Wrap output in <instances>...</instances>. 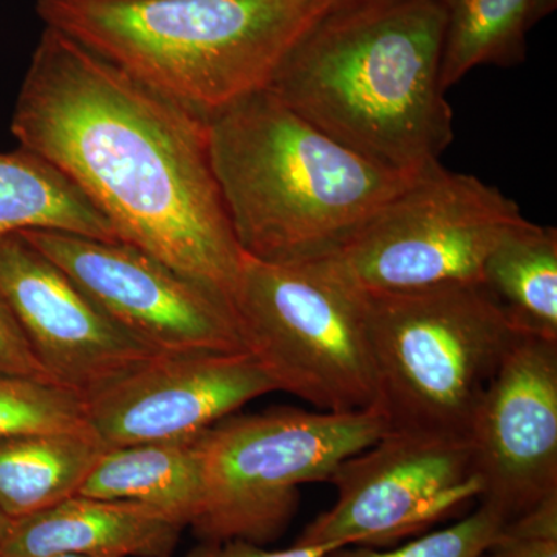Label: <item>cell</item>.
Returning a JSON list of instances; mask_svg holds the SVG:
<instances>
[{"label": "cell", "mask_w": 557, "mask_h": 557, "mask_svg": "<svg viewBox=\"0 0 557 557\" xmlns=\"http://www.w3.org/2000/svg\"><path fill=\"white\" fill-rule=\"evenodd\" d=\"M11 132L86 194L120 242L231 302L244 252L212 172L207 120L46 27Z\"/></svg>", "instance_id": "cell-1"}, {"label": "cell", "mask_w": 557, "mask_h": 557, "mask_svg": "<svg viewBox=\"0 0 557 557\" xmlns=\"http://www.w3.org/2000/svg\"><path fill=\"white\" fill-rule=\"evenodd\" d=\"M445 30L438 0L341 3L299 40L267 89L359 156L420 174L454 139L442 87Z\"/></svg>", "instance_id": "cell-2"}, {"label": "cell", "mask_w": 557, "mask_h": 557, "mask_svg": "<svg viewBox=\"0 0 557 557\" xmlns=\"http://www.w3.org/2000/svg\"><path fill=\"white\" fill-rule=\"evenodd\" d=\"M207 121L234 237L244 255L263 262L327 258L416 175L346 148L269 89Z\"/></svg>", "instance_id": "cell-3"}, {"label": "cell", "mask_w": 557, "mask_h": 557, "mask_svg": "<svg viewBox=\"0 0 557 557\" xmlns=\"http://www.w3.org/2000/svg\"><path fill=\"white\" fill-rule=\"evenodd\" d=\"M335 0H38L46 27L208 120L267 89Z\"/></svg>", "instance_id": "cell-4"}, {"label": "cell", "mask_w": 557, "mask_h": 557, "mask_svg": "<svg viewBox=\"0 0 557 557\" xmlns=\"http://www.w3.org/2000/svg\"><path fill=\"white\" fill-rule=\"evenodd\" d=\"M361 295L388 431L468 440L483 392L522 332L478 282Z\"/></svg>", "instance_id": "cell-5"}, {"label": "cell", "mask_w": 557, "mask_h": 557, "mask_svg": "<svg viewBox=\"0 0 557 557\" xmlns=\"http://www.w3.org/2000/svg\"><path fill=\"white\" fill-rule=\"evenodd\" d=\"M387 432L376 408H273L219 421L199 438L203 497L194 534L200 541H277L298 512L300 486L329 482L344 460Z\"/></svg>", "instance_id": "cell-6"}, {"label": "cell", "mask_w": 557, "mask_h": 557, "mask_svg": "<svg viewBox=\"0 0 557 557\" xmlns=\"http://www.w3.org/2000/svg\"><path fill=\"white\" fill-rule=\"evenodd\" d=\"M231 306L245 348L276 391L325 412L376 408L364 300L324 260L277 263L244 255Z\"/></svg>", "instance_id": "cell-7"}, {"label": "cell", "mask_w": 557, "mask_h": 557, "mask_svg": "<svg viewBox=\"0 0 557 557\" xmlns=\"http://www.w3.org/2000/svg\"><path fill=\"white\" fill-rule=\"evenodd\" d=\"M525 220L502 190L438 163L413 175L322 260L364 293L480 284L487 256Z\"/></svg>", "instance_id": "cell-8"}, {"label": "cell", "mask_w": 557, "mask_h": 557, "mask_svg": "<svg viewBox=\"0 0 557 557\" xmlns=\"http://www.w3.org/2000/svg\"><path fill=\"white\" fill-rule=\"evenodd\" d=\"M329 483L335 502L295 544L394 547L456 518L482 494L468 440L421 432L388 431L344 460Z\"/></svg>", "instance_id": "cell-9"}, {"label": "cell", "mask_w": 557, "mask_h": 557, "mask_svg": "<svg viewBox=\"0 0 557 557\" xmlns=\"http://www.w3.org/2000/svg\"><path fill=\"white\" fill-rule=\"evenodd\" d=\"M110 319L160 355L247 351L225 296L124 242L20 233Z\"/></svg>", "instance_id": "cell-10"}, {"label": "cell", "mask_w": 557, "mask_h": 557, "mask_svg": "<svg viewBox=\"0 0 557 557\" xmlns=\"http://www.w3.org/2000/svg\"><path fill=\"white\" fill-rule=\"evenodd\" d=\"M468 443L479 504L505 522L557 496V343L519 336L483 392Z\"/></svg>", "instance_id": "cell-11"}, {"label": "cell", "mask_w": 557, "mask_h": 557, "mask_svg": "<svg viewBox=\"0 0 557 557\" xmlns=\"http://www.w3.org/2000/svg\"><path fill=\"white\" fill-rule=\"evenodd\" d=\"M0 298L58 386L87 398L160 355L20 233L0 240Z\"/></svg>", "instance_id": "cell-12"}, {"label": "cell", "mask_w": 557, "mask_h": 557, "mask_svg": "<svg viewBox=\"0 0 557 557\" xmlns=\"http://www.w3.org/2000/svg\"><path fill=\"white\" fill-rule=\"evenodd\" d=\"M276 392L248 351L157 355L86 399L87 423L104 448L190 440Z\"/></svg>", "instance_id": "cell-13"}, {"label": "cell", "mask_w": 557, "mask_h": 557, "mask_svg": "<svg viewBox=\"0 0 557 557\" xmlns=\"http://www.w3.org/2000/svg\"><path fill=\"white\" fill-rule=\"evenodd\" d=\"M183 528L134 502L72 496L13 520L0 557H171Z\"/></svg>", "instance_id": "cell-14"}, {"label": "cell", "mask_w": 557, "mask_h": 557, "mask_svg": "<svg viewBox=\"0 0 557 557\" xmlns=\"http://www.w3.org/2000/svg\"><path fill=\"white\" fill-rule=\"evenodd\" d=\"M199 438L106 448L78 494L134 502L185 530L203 497Z\"/></svg>", "instance_id": "cell-15"}, {"label": "cell", "mask_w": 557, "mask_h": 557, "mask_svg": "<svg viewBox=\"0 0 557 557\" xmlns=\"http://www.w3.org/2000/svg\"><path fill=\"white\" fill-rule=\"evenodd\" d=\"M104 449L91 431L0 438V511L27 518L76 496Z\"/></svg>", "instance_id": "cell-16"}, {"label": "cell", "mask_w": 557, "mask_h": 557, "mask_svg": "<svg viewBox=\"0 0 557 557\" xmlns=\"http://www.w3.org/2000/svg\"><path fill=\"white\" fill-rule=\"evenodd\" d=\"M28 230L120 242L106 215L67 175L20 148L0 153V240Z\"/></svg>", "instance_id": "cell-17"}, {"label": "cell", "mask_w": 557, "mask_h": 557, "mask_svg": "<svg viewBox=\"0 0 557 557\" xmlns=\"http://www.w3.org/2000/svg\"><path fill=\"white\" fill-rule=\"evenodd\" d=\"M519 332L557 343V231L520 223L487 256L482 282Z\"/></svg>", "instance_id": "cell-18"}, {"label": "cell", "mask_w": 557, "mask_h": 557, "mask_svg": "<svg viewBox=\"0 0 557 557\" xmlns=\"http://www.w3.org/2000/svg\"><path fill=\"white\" fill-rule=\"evenodd\" d=\"M446 14L442 87L480 65L512 67L527 60L528 0H438Z\"/></svg>", "instance_id": "cell-19"}, {"label": "cell", "mask_w": 557, "mask_h": 557, "mask_svg": "<svg viewBox=\"0 0 557 557\" xmlns=\"http://www.w3.org/2000/svg\"><path fill=\"white\" fill-rule=\"evenodd\" d=\"M90 431L86 399L53 383L0 376V438Z\"/></svg>", "instance_id": "cell-20"}, {"label": "cell", "mask_w": 557, "mask_h": 557, "mask_svg": "<svg viewBox=\"0 0 557 557\" xmlns=\"http://www.w3.org/2000/svg\"><path fill=\"white\" fill-rule=\"evenodd\" d=\"M505 520L486 505L479 504L453 525L428 531L401 545L387 548L343 545L322 557H480L498 536Z\"/></svg>", "instance_id": "cell-21"}, {"label": "cell", "mask_w": 557, "mask_h": 557, "mask_svg": "<svg viewBox=\"0 0 557 557\" xmlns=\"http://www.w3.org/2000/svg\"><path fill=\"white\" fill-rule=\"evenodd\" d=\"M480 557H557V496L505 523Z\"/></svg>", "instance_id": "cell-22"}, {"label": "cell", "mask_w": 557, "mask_h": 557, "mask_svg": "<svg viewBox=\"0 0 557 557\" xmlns=\"http://www.w3.org/2000/svg\"><path fill=\"white\" fill-rule=\"evenodd\" d=\"M0 376L57 384L40 364L16 318L2 298H0Z\"/></svg>", "instance_id": "cell-23"}, {"label": "cell", "mask_w": 557, "mask_h": 557, "mask_svg": "<svg viewBox=\"0 0 557 557\" xmlns=\"http://www.w3.org/2000/svg\"><path fill=\"white\" fill-rule=\"evenodd\" d=\"M343 547L341 544L298 545L284 549H269L265 545L242 539L228 541H200L185 557H322L330 549Z\"/></svg>", "instance_id": "cell-24"}, {"label": "cell", "mask_w": 557, "mask_h": 557, "mask_svg": "<svg viewBox=\"0 0 557 557\" xmlns=\"http://www.w3.org/2000/svg\"><path fill=\"white\" fill-rule=\"evenodd\" d=\"M557 9V0H528L527 24L528 28L545 20Z\"/></svg>", "instance_id": "cell-25"}, {"label": "cell", "mask_w": 557, "mask_h": 557, "mask_svg": "<svg viewBox=\"0 0 557 557\" xmlns=\"http://www.w3.org/2000/svg\"><path fill=\"white\" fill-rule=\"evenodd\" d=\"M11 523H13V519H10L5 512L0 511V544H2L3 539L9 534Z\"/></svg>", "instance_id": "cell-26"}, {"label": "cell", "mask_w": 557, "mask_h": 557, "mask_svg": "<svg viewBox=\"0 0 557 557\" xmlns=\"http://www.w3.org/2000/svg\"><path fill=\"white\" fill-rule=\"evenodd\" d=\"M49 557H101V556H83V555H57V556H49Z\"/></svg>", "instance_id": "cell-27"}, {"label": "cell", "mask_w": 557, "mask_h": 557, "mask_svg": "<svg viewBox=\"0 0 557 557\" xmlns=\"http://www.w3.org/2000/svg\"><path fill=\"white\" fill-rule=\"evenodd\" d=\"M354 2V0H335V5H341V3ZM333 5V7H335Z\"/></svg>", "instance_id": "cell-28"}]
</instances>
